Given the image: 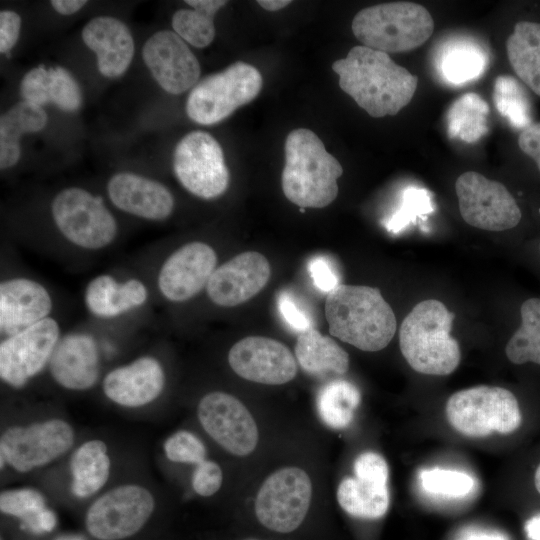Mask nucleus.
Segmentation results:
<instances>
[{
	"label": "nucleus",
	"mask_w": 540,
	"mask_h": 540,
	"mask_svg": "<svg viewBox=\"0 0 540 540\" xmlns=\"http://www.w3.org/2000/svg\"><path fill=\"white\" fill-rule=\"evenodd\" d=\"M493 100L497 111L514 128L521 130L534 121L529 90L517 78L498 76L494 83Z\"/></svg>",
	"instance_id": "e433bc0d"
},
{
	"label": "nucleus",
	"mask_w": 540,
	"mask_h": 540,
	"mask_svg": "<svg viewBox=\"0 0 540 540\" xmlns=\"http://www.w3.org/2000/svg\"><path fill=\"white\" fill-rule=\"evenodd\" d=\"M419 480L423 489L428 493L452 498L467 495L474 486L473 478L470 475L442 468L422 470Z\"/></svg>",
	"instance_id": "ea45409f"
},
{
	"label": "nucleus",
	"mask_w": 540,
	"mask_h": 540,
	"mask_svg": "<svg viewBox=\"0 0 540 540\" xmlns=\"http://www.w3.org/2000/svg\"><path fill=\"white\" fill-rule=\"evenodd\" d=\"M87 1L84 0H53L52 7L62 15H71L80 10Z\"/></svg>",
	"instance_id": "de8ad7c7"
},
{
	"label": "nucleus",
	"mask_w": 540,
	"mask_h": 540,
	"mask_svg": "<svg viewBox=\"0 0 540 540\" xmlns=\"http://www.w3.org/2000/svg\"><path fill=\"white\" fill-rule=\"evenodd\" d=\"M61 338L59 323L47 317L0 343V378L13 388L25 387L48 367Z\"/></svg>",
	"instance_id": "4468645a"
},
{
	"label": "nucleus",
	"mask_w": 540,
	"mask_h": 540,
	"mask_svg": "<svg viewBox=\"0 0 540 540\" xmlns=\"http://www.w3.org/2000/svg\"><path fill=\"white\" fill-rule=\"evenodd\" d=\"M107 192L118 209L147 220H164L174 209V198L158 181L128 172L110 178Z\"/></svg>",
	"instance_id": "5701e85b"
},
{
	"label": "nucleus",
	"mask_w": 540,
	"mask_h": 540,
	"mask_svg": "<svg viewBox=\"0 0 540 540\" xmlns=\"http://www.w3.org/2000/svg\"><path fill=\"white\" fill-rule=\"evenodd\" d=\"M21 27V18L14 12H0V52L7 53L16 44Z\"/></svg>",
	"instance_id": "49530a36"
},
{
	"label": "nucleus",
	"mask_w": 540,
	"mask_h": 540,
	"mask_svg": "<svg viewBox=\"0 0 540 540\" xmlns=\"http://www.w3.org/2000/svg\"><path fill=\"white\" fill-rule=\"evenodd\" d=\"M223 482L222 469L215 461L206 459L196 465L192 474L191 485L194 492L202 497L214 495Z\"/></svg>",
	"instance_id": "37998d69"
},
{
	"label": "nucleus",
	"mask_w": 540,
	"mask_h": 540,
	"mask_svg": "<svg viewBox=\"0 0 540 540\" xmlns=\"http://www.w3.org/2000/svg\"><path fill=\"white\" fill-rule=\"evenodd\" d=\"M257 3L268 11L280 10L291 3L289 0H259Z\"/></svg>",
	"instance_id": "8fccbe9b"
},
{
	"label": "nucleus",
	"mask_w": 540,
	"mask_h": 540,
	"mask_svg": "<svg viewBox=\"0 0 540 540\" xmlns=\"http://www.w3.org/2000/svg\"><path fill=\"white\" fill-rule=\"evenodd\" d=\"M339 86L370 116H394L410 103L418 78L390 56L364 45L332 64Z\"/></svg>",
	"instance_id": "f257e3e1"
},
{
	"label": "nucleus",
	"mask_w": 540,
	"mask_h": 540,
	"mask_svg": "<svg viewBox=\"0 0 540 540\" xmlns=\"http://www.w3.org/2000/svg\"><path fill=\"white\" fill-rule=\"evenodd\" d=\"M53 302L39 282L24 277L0 284V331L4 337L22 331L49 317Z\"/></svg>",
	"instance_id": "4be33fe9"
},
{
	"label": "nucleus",
	"mask_w": 540,
	"mask_h": 540,
	"mask_svg": "<svg viewBox=\"0 0 540 540\" xmlns=\"http://www.w3.org/2000/svg\"><path fill=\"white\" fill-rule=\"evenodd\" d=\"M270 275V264L264 255L256 251L243 252L215 269L206 292L214 304L234 307L257 295Z\"/></svg>",
	"instance_id": "aec40b11"
},
{
	"label": "nucleus",
	"mask_w": 540,
	"mask_h": 540,
	"mask_svg": "<svg viewBox=\"0 0 540 540\" xmlns=\"http://www.w3.org/2000/svg\"><path fill=\"white\" fill-rule=\"evenodd\" d=\"M47 368L60 388L74 392L90 390L101 375L100 350L95 338L83 332L61 336Z\"/></svg>",
	"instance_id": "412c9836"
},
{
	"label": "nucleus",
	"mask_w": 540,
	"mask_h": 540,
	"mask_svg": "<svg viewBox=\"0 0 540 540\" xmlns=\"http://www.w3.org/2000/svg\"><path fill=\"white\" fill-rule=\"evenodd\" d=\"M525 530L531 540H540V517L536 516L528 520Z\"/></svg>",
	"instance_id": "09e8293b"
},
{
	"label": "nucleus",
	"mask_w": 540,
	"mask_h": 540,
	"mask_svg": "<svg viewBox=\"0 0 540 540\" xmlns=\"http://www.w3.org/2000/svg\"><path fill=\"white\" fill-rule=\"evenodd\" d=\"M351 28L364 46L388 54L407 52L424 44L433 33L434 21L424 6L398 1L360 10Z\"/></svg>",
	"instance_id": "0eeeda50"
},
{
	"label": "nucleus",
	"mask_w": 540,
	"mask_h": 540,
	"mask_svg": "<svg viewBox=\"0 0 540 540\" xmlns=\"http://www.w3.org/2000/svg\"><path fill=\"white\" fill-rule=\"evenodd\" d=\"M454 314L439 300L419 302L399 329L401 353L418 373L445 376L458 367L461 351L450 336Z\"/></svg>",
	"instance_id": "39448f33"
},
{
	"label": "nucleus",
	"mask_w": 540,
	"mask_h": 540,
	"mask_svg": "<svg viewBox=\"0 0 540 540\" xmlns=\"http://www.w3.org/2000/svg\"><path fill=\"white\" fill-rule=\"evenodd\" d=\"M262 82V76L254 66L235 62L193 87L187 98L186 113L196 123L216 124L255 99Z\"/></svg>",
	"instance_id": "1a4fd4ad"
},
{
	"label": "nucleus",
	"mask_w": 540,
	"mask_h": 540,
	"mask_svg": "<svg viewBox=\"0 0 540 540\" xmlns=\"http://www.w3.org/2000/svg\"><path fill=\"white\" fill-rule=\"evenodd\" d=\"M165 386V369L160 360L150 354L112 368L101 380L106 399L128 410L153 404L163 394Z\"/></svg>",
	"instance_id": "dca6fc26"
},
{
	"label": "nucleus",
	"mask_w": 540,
	"mask_h": 540,
	"mask_svg": "<svg viewBox=\"0 0 540 540\" xmlns=\"http://www.w3.org/2000/svg\"><path fill=\"white\" fill-rule=\"evenodd\" d=\"M165 457L173 463L198 465L207 459V449L194 433L178 430L163 443Z\"/></svg>",
	"instance_id": "a19ab883"
},
{
	"label": "nucleus",
	"mask_w": 540,
	"mask_h": 540,
	"mask_svg": "<svg viewBox=\"0 0 540 540\" xmlns=\"http://www.w3.org/2000/svg\"><path fill=\"white\" fill-rule=\"evenodd\" d=\"M173 169L181 185L202 199L221 196L229 185V170L222 148L204 131H192L178 142Z\"/></svg>",
	"instance_id": "f8f14e48"
},
{
	"label": "nucleus",
	"mask_w": 540,
	"mask_h": 540,
	"mask_svg": "<svg viewBox=\"0 0 540 540\" xmlns=\"http://www.w3.org/2000/svg\"><path fill=\"white\" fill-rule=\"evenodd\" d=\"M387 479L367 475L344 478L337 489L341 508L351 516L377 519L389 508L390 496Z\"/></svg>",
	"instance_id": "c85d7f7f"
},
{
	"label": "nucleus",
	"mask_w": 540,
	"mask_h": 540,
	"mask_svg": "<svg viewBox=\"0 0 540 540\" xmlns=\"http://www.w3.org/2000/svg\"><path fill=\"white\" fill-rule=\"evenodd\" d=\"M76 442L74 426L61 416L12 423L0 435L1 472H36L70 454Z\"/></svg>",
	"instance_id": "423d86ee"
},
{
	"label": "nucleus",
	"mask_w": 540,
	"mask_h": 540,
	"mask_svg": "<svg viewBox=\"0 0 540 540\" xmlns=\"http://www.w3.org/2000/svg\"><path fill=\"white\" fill-rule=\"evenodd\" d=\"M216 265L217 254L207 243L184 244L161 265L157 276L158 290L170 302L188 301L206 288Z\"/></svg>",
	"instance_id": "f3484780"
},
{
	"label": "nucleus",
	"mask_w": 540,
	"mask_h": 540,
	"mask_svg": "<svg viewBox=\"0 0 540 540\" xmlns=\"http://www.w3.org/2000/svg\"><path fill=\"white\" fill-rule=\"evenodd\" d=\"M325 316L332 336L362 351L384 349L397 329L392 308L370 286L340 284L327 294Z\"/></svg>",
	"instance_id": "7ed1b4c3"
},
{
	"label": "nucleus",
	"mask_w": 540,
	"mask_h": 540,
	"mask_svg": "<svg viewBox=\"0 0 540 540\" xmlns=\"http://www.w3.org/2000/svg\"><path fill=\"white\" fill-rule=\"evenodd\" d=\"M521 325L509 339L505 353L514 364L540 365V298H529L520 307Z\"/></svg>",
	"instance_id": "c9c22d12"
},
{
	"label": "nucleus",
	"mask_w": 540,
	"mask_h": 540,
	"mask_svg": "<svg viewBox=\"0 0 540 540\" xmlns=\"http://www.w3.org/2000/svg\"><path fill=\"white\" fill-rule=\"evenodd\" d=\"M228 363L241 378L267 385L285 384L297 373L290 349L263 336H248L236 342L229 350Z\"/></svg>",
	"instance_id": "a211bd4d"
},
{
	"label": "nucleus",
	"mask_w": 540,
	"mask_h": 540,
	"mask_svg": "<svg viewBox=\"0 0 540 540\" xmlns=\"http://www.w3.org/2000/svg\"><path fill=\"white\" fill-rule=\"evenodd\" d=\"M113 468L109 445L100 438L77 444L68 459V489L77 502H90L107 486Z\"/></svg>",
	"instance_id": "b1692460"
},
{
	"label": "nucleus",
	"mask_w": 540,
	"mask_h": 540,
	"mask_svg": "<svg viewBox=\"0 0 540 540\" xmlns=\"http://www.w3.org/2000/svg\"><path fill=\"white\" fill-rule=\"evenodd\" d=\"M463 220L478 229L504 231L522 219L518 202L502 183L475 171L461 174L455 182Z\"/></svg>",
	"instance_id": "ddd939ff"
},
{
	"label": "nucleus",
	"mask_w": 540,
	"mask_h": 540,
	"mask_svg": "<svg viewBox=\"0 0 540 540\" xmlns=\"http://www.w3.org/2000/svg\"><path fill=\"white\" fill-rule=\"evenodd\" d=\"M51 213L61 235L78 248L97 251L111 245L117 222L102 200L88 191L70 187L53 199Z\"/></svg>",
	"instance_id": "9d476101"
},
{
	"label": "nucleus",
	"mask_w": 540,
	"mask_h": 540,
	"mask_svg": "<svg viewBox=\"0 0 540 540\" xmlns=\"http://www.w3.org/2000/svg\"><path fill=\"white\" fill-rule=\"evenodd\" d=\"M142 56L154 79L168 93L185 92L200 76L197 58L175 32L153 34L144 44Z\"/></svg>",
	"instance_id": "6ab92c4d"
},
{
	"label": "nucleus",
	"mask_w": 540,
	"mask_h": 540,
	"mask_svg": "<svg viewBox=\"0 0 540 540\" xmlns=\"http://www.w3.org/2000/svg\"><path fill=\"white\" fill-rule=\"evenodd\" d=\"M276 305L286 325L298 334L315 328L314 319L306 305L291 291L279 292Z\"/></svg>",
	"instance_id": "79ce46f5"
},
{
	"label": "nucleus",
	"mask_w": 540,
	"mask_h": 540,
	"mask_svg": "<svg viewBox=\"0 0 540 540\" xmlns=\"http://www.w3.org/2000/svg\"><path fill=\"white\" fill-rule=\"evenodd\" d=\"M534 484H535L536 490L540 493V464L535 471Z\"/></svg>",
	"instance_id": "603ef678"
},
{
	"label": "nucleus",
	"mask_w": 540,
	"mask_h": 540,
	"mask_svg": "<svg viewBox=\"0 0 540 540\" xmlns=\"http://www.w3.org/2000/svg\"><path fill=\"white\" fill-rule=\"evenodd\" d=\"M24 101L37 106L53 103L66 112L78 110L82 92L72 74L63 67L38 66L28 71L20 83Z\"/></svg>",
	"instance_id": "bb28decb"
},
{
	"label": "nucleus",
	"mask_w": 540,
	"mask_h": 540,
	"mask_svg": "<svg viewBox=\"0 0 540 540\" xmlns=\"http://www.w3.org/2000/svg\"><path fill=\"white\" fill-rule=\"evenodd\" d=\"M433 210L430 191L416 186L407 187L402 193L398 208L385 220L384 225L389 232L399 233L417 218L430 214Z\"/></svg>",
	"instance_id": "58836bf2"
},
{
	"label": "nucleus",
	"mask_w": 540,
	"mask_h": 540,
	"mask_svg": "<svg viewBox=\"0 0 540 540\" xmlns=\"http://www.w3.org/2000/svg\"><path fill=\"white\" fill-rule=\"evenodd\" d=\"M148 299L146 285L139 279L120 282L101 274L89 281L84 291V304L95 317L111 319L143 306Z\"/></svg>",
	"instance_id": "a878e982"
},
{
	"label": "nucleus",
	"mask_w": 540,
	"mask_h": 540,
	"mask_svg": "<svg viewBox=\"0 0 540 540\" xmlns=\"http://www.w3.org/2000/svg\"><path fill=\"white\" fill-rule=\"evenodd\" d=\"M82 39L96 53L99 72L109 78L122 75L134 55V40L129 28L119 19L101 16L90 20Z\"/></svg>",
	"instance_id": "393cba45"
},
{
	"label": "nucleus",
	"mask_w": 540,
	"mask_h": 540,
	"mask_svg": "<svg viewBox=\"0 0 540 540\" xmlns=\"http://www.w3.org/2000/svg\"><path fill=\"white\" fill-rule=\"evenodd\" d=\"M192 9H180L172 17L174 32L194 47L204 48L215 37L213 17L227 4L223 0H187Z\"/></svg>",
	"instance_id": "473e14b6"
},
{
	"label": "nucleus",
	"mask_w": 540,
	"mask_h": 540,
	"mask_svg": "<svg viewBox=\"0 0 540 540\" xmlns=\"http://www.w3.org/2000/svg\"><path fill=\"white\" fill-rule=\"evenodd\" d=\"M197 417L207 435L227 452L246 456L256 448V422L233 395L222 391L205 394L198 403Z\"/></svg>",
	"instance_id": "2eb2a0df"
},
{
	"label": "nucleus",
	"mask_w": 540,
	"mask_h": 540,
	"mask_svg": "<svg viewBox=\"0 0 540 540\" xmlns=\"http://www.w3.org/2000/svg\"><path fill=\"white\" fill-rule=\"evenodd\" d=\"M517 148L540 174V121H533L519 131Z\"/></svg>",
	"instance_id": "a18cd8bd"
},
{
	"label": "nucleus",
	"mask_w": 540,
	"mask_h": 540,
	"mask_svg": "<svg viewBox=\"0 0 540 540\" xmlns=\"http://www.w3.org/2000/svg\"><path fill=\"white\" fill-rule=\"evenodd\" d=\"M295 356L304 371L312 375L344 374L349 355L333 339L311 328L298 334Z\"/></svg>",
	"instance_id": "7c9ffc66"
},
{
	"label": "nucleus",
	"mask_w": 540,
	"mask_h": 540,
	"mask_svg": "<svg viewBox=\"0 0 540 540\" xmlns=\"http://www.w3.org/2000/svg\"><path fill=\"white\" fill-rule=\"evenodd\" d=\"M152 540H164V539H163V536H160V537L154 538Z\"/></svg>",
	"instance_id": "864d4df0"
},
{
	"label": "nucleus",
	"mask_w": 540,
	"mask_h": 540,
	"mask_svg": "<svg viewBox=\"0 0 540 540\" xmlns=\"http://www.w3.org/2000/svg\"><path fill=\"white\" fill-rule=\"evenodd\" d=\"M506 54L516 78L540 97V20L519 19L506 40Z\"/></svg>",
	"instance_id": "cd10ccee"
},
{
	"label": "nucleus",
	"mask_w": 540,
	"mask_h": 540,
	"mask_svg": "<svg viewBox=\"0 0 540 540\" xmlns=\"http://www.w3.org/2000/svg\"><path fill=\"white\" fill-rule=\"evenodd\" d=\"M445 410L449 424L468 437L510 434L522 422L515 395L497 386L480 385L455 392Z\"/></svg>",
	"instance_id": "6e6552de"
},
{
	"label": "nucleus",
	"mask_w": 540,
	"mask_h": 540,
	"mask_svg": "<svg viewBox=\"0 0 540 540\" xmlns=\"http://www.w3.org/2000/svg\"><path fill=\"white\" fill-rule=\"evenodd\" d=\"M488 104L476 93H466L450 106L447 116V132L450 138L467 143L478 141L488 132Z\"/></svg>",
	"instance_id": "f704fd0d"
},
{
	"label": "nucleus",
	"mask_w": 540,
	"mask_h": 540,
	"mask_svg": "<svg viewBox=\"0 0 540 540\" xmlns=\"http://www.w3.org/2000/svg\"><path fill=\"white\" fill-rule=\"evenodd\" d=\"M249 540H253V539H249Z\"/></svg>",
	"instance_id": "5fc2aeb1"
},
{
	"label": "nucleus",
	"mask_w": 540,
	"mask_h": 540,
	"mask_svg": "<svg viewBox=\"0 0 540 540\" xmlns=\"http://www.w3.org/2000/svg\"><path fill=\"white\" fill-rule=\"evenodd\" d=\"M488 55L477 43L455 40L444 45L438 69L448 83L459 85L478 78L486 69Z\"/></svg>",
	"instance_id": "2f4dec72"
},
{
	"label": "nucleus",
	"mask_w": 540,
	"mask_h": 540,
	"mask_svg": "<svg viewBox=\"0 0 540 540\" xmlns=\"http://www.w3.org/2000/svg\"><path fill=\"white\" fill-rule=\"evenodd\" d=\"M47 114L41 106L20 101L0 118V167L14 166L21 155L20 137L25 133L42 130L47 124Z\"/></svg>",
	"instance_id": "c756f323"
},
{
	"label": "nucleus",
	"mask_w": 540,
	"mask_h": 540,
	"mask_svg": "<svg viewBox=\"0 0 540 540\" xmlns=\"http://www.w3.org/2000/svg\"><path fill=\"white\" fill-rule=\"evenodd\" d=\"M308 272L314 286L322 293L329 294L339 284V277L333 263L322 255L314 256L308 262Z\"/></svg>",
	"instance_id": "c03bdc74"
},
{
	"label": "nucleus",
	"mask_w": 540,
	"mask_h": 540,
	"mask_svg": "<svg viewBox=\"0 0 540 540\" xmlns=\"http://www.w3.org/2000/svg\"><path fill=\"white\" fill-rule=\"evenodd\" d=\"M311 495V480L303 469L281 468L261 485L255 500L256 517L272 531L292 532L306 517Z\"/></svg>",
	"instance_id": "9b49d317"
},
{
	"label": "nucleus",
	"mask_w": 540,
	"mask_h": 540,
	"mask_svg": "<svg viewBox=\"0 0 540 540\" xmlns=\"http://www.w3.org/2000/svg\"><path fill=\"white\" fill-rule=\"evenodd\" d=\"M47 507L44 494L33 487L4 489L0 493L1 514L16 520L20 529L29 528Z\"/></svg>",
	"instance_id": "4c0bfd02"
},
{
	"label": "nucleus",
	"mask_w": 540,
	"mask_h": 540,
	"mask_svg": "<svg viewBox=\"0 0 540 540\" xmlns=\"http://www.w3.org/2000/svg\"><path fill=\"white\" fill-rule=\"evenodd\" d=\"M360 401V391L353 383L337 379L326 383L319 390L317 411L327 426L342 429L352 422Z\"/></svg>",
	"instance_id": "72a5a7b5"
},
{
	"label": "nucleus",
	"mask_w": 540,
	"mask_h": 540,
	"mask_svg": "<svg viewBox=\"0 0 540 540\" xmlns=\"http://www.w3.org/2000/svg\"><path fill=\"white\" fill-rule=\"evenodd\" d=\"M82 523L89 540H152L162 536L157 496L136 481L101 492L86 504Z\"/></svg>",
	"instance_id": "f03ea898"
},
{
	"label": "nucleus",
	"mask_w": 540,
	"mask_h": 540,
	"mask_svg": "<svg viewBox=\"0 0 540 540\" xmlns=\"http://www.w3.org/2000/svg\"><path fill=\"white\" fill-rule=\"evenodd\" d=\"M343 169L321 139L311 130H292L285 140L282 190L301 208H323L338 195L337 180Z\"/></svg>",
	"instance_id": "20e7f679"
},
{
	"label": "nucleus",
	"mask_w": 540,
	"mask_h": 540,
	"mask_svg": "<svg viewBox=\"0 0 540 540\" xmlns=\"http://www.w3.org/2000/svg\"><path fill=\"white\" fill-rule=\"evenodd\" d=\"M466 540H504L503 537L495 534H473Z\"/></svg>",
	"instance_id": "3c124183"
}]
</instances>
